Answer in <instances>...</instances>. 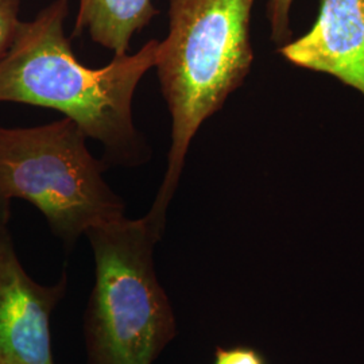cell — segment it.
Returning a JSON list of instances; mask_svg holds the SVG:
<instances>
[{
  "label": "cell",
  "instance_id": "12",
  "mask_svg": "<svg viewBox=\"0 0 364 364\" xmlns=\"http://www.w3.org/2000/svg\"><path fill=\"white\" fill-rule=\"evenodd\" d=\"M0 364H6V363H1V362H0Z\"/></svg>",
  "mask_w": 364,
  "mask_h": 364
},
{
  "label": "cell",
  "instance_id": "6",
  "mask_svg": "<svg viewBox=\"0 0 364 364\" xmlns=\"http://www.w3.org/2000/svg\"><path fill=\"white\" fill-rule=\"evenodd\" d=\"M279 53L289 63L333 76L364 96V0H321L312 28Z\"/></svg>",
  "mask_w": 364,
  "mask_h": 364
},
{
  "label": "cell",
  "instance_id": "7",
  "mask_svg": "<svg viewBox=\"0 0 364 364\" xmlns=\"http://www.w3.org/2000/svg\"><path fill=\"white\" fill-rule=\"evenodd\" d=\"M158 14L151 0H80L73 37L87 31L114 57L124 55L132 36L149 26Z\"/></svg>",
  "mask_w": 364,
  "mask_h": 364
},
{
  "label": "cell",
  "instance_id": "11",
  "mask_svg": "<svg viewBox=\"0 0 364 364\" xmlns=\"http://www.w3.org/2000/svg\"><path fill=\"white\" fill-rule=\"evenodd\" d=\"M10 204H11V200L0 189V231L9 228Z\"/></svg>",
  "mask_w": 364,
  "mask_h": 364
},
{
  "label": "cell",
  "instance_id": "5",
  "mask_svg": "<svg viewBox=\"0 0 364 364\" xmlns=\"http://www.w3.org/2000/svg\"><path fill=\"white\" fill-rule=\"evenodd\" d=\"M68 278L52 287L36 282L18 258L9 228L0 231V362L55 364L50 318Z\"/></svg>",
  "mask_w": 364,
  "mask_h": 364
},
{
  "label": "cell",
  "instance_id": "9",
  "mask_svg": "<svg viewBox=\"0 0 364 364\" xmlns=\"http://www.w3.org/2000/svg\"><path fill=\"white\" fill-rule=\"evenodd\" d=\"M19 9L21 0H0V60L10 50L21 26Z\"/></svg>",
  "mask_w": 364,
  "mask_h": 364
},
{
  "label": "cell",
  "instance_id": "4",
  "mask_svg": "<svg viewBox=\"0 0 364 364\" xmlns=\"http://www.w3.org/2000/svg\"><path fill=\"white\" fill-rule=\"evenodd\" d=\"M87 135L63 117L28 129L0 127V189L45 216L66 247L90 230L126 216V204L105 182V165Z\"/></svg>",
  "mask_w": 364,
  "mask_h": 364
},
{
  "label": "cell",
  "instance_id": "10",
  "mask_svg": "<svg viewBox=\"0 0 364 364\" xmlns=\"http://www.w3.org/2000/svg\"><path fill=\"white\" fill-rule=\"evenodd\" d=\"M213 364H267L259 351L251 347H218Z\"/></svg>",
  "mask_w": 364,
  "mask_h": 364
},
{
  "label": "cell",
  "instance_id": "3",
  "mask_svg": "<svg viewBox=\"0 0 364 364\" xmlns=\"http://www.w3.org/2000/svg\"><path fill=\"white\" fill-rule=\"evenodd\" d=\"M168 213L150 208L87 232L95 284L84 316L88 364H153L177 335L169 297L154 267Z\"/></svg>",
  "mask_w": 364,
  "mask_h": 364
},
{
  "label": "cell",
  "instance_id": "1",
  "mask_svg": "<svg viewBox=\"0 0 364 364\" xmlns=\"http://www.w3.org/2000/svg\"><path fill=\"white\" fill-rule=\"evenodd\" d=\"M69 0H54L30 22H21L13 45L0 60V103L57 109L87 138L103 144L119 165L138 166L149 147L132 117V99L156 65V39L135 54L114 57L99 69L82 65L65 34Z\"/></svg>",
  "mask_w": 364,
  "mask_h": 364
},
{
  "label": "cell",
  "instance_id": "8",
  "mask_svg": "<svg viewBox=\"0 0 364 364\" xmlns=\"http://www.w3.org/2000/svg\"><path fill=\"white\" fill-rule=\"evenodd\" d=\"M294 0H267V19L272 30V39L279 48L293 37L290 27V10Z\"/></svg>",
  "mask_w": 364,
  "mask_h": 364
},
{
  "label": "cell",
  "instance_id": "2",
  "mask_svg": "<svg viewBox=\"0 0 364 364\" xmlns=\"http://www.w3.org/2000/svg\"><path fill=\"white\" fill-rule=\"evenodd\" d=\"M254 1L169 0V33L158 42L154 66L171 115V146L156 208H169L196 132L250 73Z\"/></svg>",
  "mask_w": 364,
  "mask_h": 364
}]
</instances>
